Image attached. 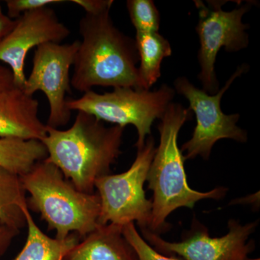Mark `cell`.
Wrapping results in <instances>:
<instances>
[{"mask_svg": "<svg viewBox=\"0 0 260 260\" xmlns=\"http://www.w3.org/2000/svg\"><path fill=\"white\" fill-rule=\"evenodd\" d=\"M47 158V149L40 140L0 138V167L19 177Z\"/></svg>", "mask_w": 260, "mask_h": 260, "instance_id": "cell-16", "label": "cell"}, {"mask_svg": "<svg viewBox=\"0 0 260 260\" xmlns=\"http://www.w3.org/2000/svg\"><path fill=\"white\" fill-rule=\"evenodd\" d=\"M79 42L46 43L34 52L31 73L23 90L30 96L38 91L46 95L49 105L47 124L49 127L59 129L68 124L71 118L66 95L72 93L70 70L74 64Z\"/></svg>", "mask_w": 260, "mask_h": 260, "instance_id": "cell-9", "label": "cell"}, {"mask_svg": "<svg viewBox=\"0 0 260 260\" xmlns=\"http://www.w3.org/2000/svg\"><path fill=\"white\" fill-rule=\"evenodd\" d=\"M135 41L139 58L140 83L143 89L150 90L161 76L162 61L172 56V47L158 32H136Z\"/></svg>", "mask_w": 260, "mask_h": 260, "instance_id": "cell-15", "label": "cell"}, {"mask_svg": "<svg viewBox=\"0 0 260 260\" xmlns=\"http://www.w3.org/2000/svg\"><path fill=\"white\" fill-rule=\"evenodd\" d=\"M16 20H13L8 15L5 14L0 5V43L3 42V39L14 28Z\"/></svg>", "mask_w": 260, "mask_h": 260, "instance_id": "cell-24", "label": "cell"}, {"mask_svg": "<svg viewBox=\"0 0 260 260\" xmlns=\"http://www.w3.org/2000/svg\"><path fill=\"white\" fill-rule=\"evenodd\" d=\"M70 3L78 5L85 11V14L97 15L109 11L112 8V0H71Z\"/></svg>", "mask_w": 260, "mask_h": 260, "instance_id": "cell-21", "label": "cell"}, {"mask_svg": "<svg viewBox=\"0 0 260 260\" xmlns=\"http://www.w3.org/2000/svg\"><path fill=\"white\" fill-rule=\"evenodd\" d=\"M28 236L23 249L13 260H64L68 252L79 242L76 234L64 240L49 237L41 230L28 208L25 210Z\"/></svg>", "mask_w": 260, "mask_h": 260, "instance_id": "cell-14", "label": "cell"}, {"mask_svg": "<svg viewBox=\"0 0 260 260\" xmlns=\"http://www.w3.org/2000/svg\"><path fill=\"white\" fill-rule=\"evenodd\" d=\"M116 224L99 225L80 239L64 260H138L136 253Z\"/></svg>", "mask_w": 260, "mask_h": 260, "instance_id": "cell-13", "label": "cell"}, {"mask_svg": "<svg viewBox=\"0 0 260 260\" xmlns=\"http://www.w3.org/2000/svg\"><path fill=\"white\" fill-rule=\"evenodd\" d=\"M39 104L23 89L14 88L0 93V138L42 140L47 124L39 116Z\"/></svg>", "mask_w": 260, "mask_h": 260, "instance_id": "cell-12", "label": "cell"}, {"mask_svg": "<svg viewBox=\"0 0 260 260\" xmlns=\"http://www.w3.org/2000/svg\"><path fill=\"white\" fill-rule=\"evenodd\" d=\"M19 234L20 231L17 229L0 225V258L8 250Z\"/></svg>", "mask_w": 260, "mask_h": 260, "instance_id": "cell-22", "label": "cell"}, {"mask_svg": "<svg viewBox=\"0 0 260 260\" xmlns=\"http://www.w3.org/2000/svg\"><path fill=\"white\" fill-rule=\"evenodd\" d=\"M82 37L75 54L71 86L85 93L94 87L143 89L135 39L114 25L110 10L85 14L80 20Z\"/></svg>", "mask_w": 260, "mask_h": 260, "instance_id": "cell-2", "label": "cell"}, {"mask_svg": "<svg viewBox=\"0 0 260 260\" xmlns=\"http://www.w3.org/2000/svg\"><path fill=\"white\" fill-rule=\"evenodd\" d=\"M15 20L14 28L0 43V62L11 70L15 86L23 89L29 51L46 43H61L69 37L70 30L50 7L24 13Z\"/></svg>", "mask_w": 260, "mask_h": 260, "instance_id": "cell-11", "label": "cell"}, {"mask_svg": "<svg viewBox=\"0 0 260 260\" xmlns=\"http://www.w3.org/2000/svg\"><path fill=\"white\" fill-rule=\"evenodd\" d=\"M194 3L199 16L196 27L200 41L198 79L203 85V90L214 95L219 90L215 70L219 51L224 47L229 52H236L249 45V36L246 30L249 27L242 23V18L250 10L251 3L232 11H225L222 9L224 1H208V6L199 0H194Z\"/></svg>", "mask_w": 260, "mask_h": 260, "instance_id": "cell-8", "label": "cell"}, {"mask_svg": "<svg viewBox=\"0 0 260 260\" xmlns=\"http://www.w3.org/2000/svg\"><path fill=\"white\" fill-rule=\"evenodd\" d=\"M14 77L8 67L0 64V93L14 88Z\"/></svg>", "mask_w": 260, "mask_h": 260, "instance_id": "cell-23", "label": "cell"}, {"mask_svg": "<svg viewBox=\"0 0 260 260\" xmlns=\"http://www.w3.org/2000/svg\"><path fill=\"white\" fill-rule=\"evenodd\" d=\"M125 128L107 126L87 113L78 112L69 129L47 126L41 141L47 151V161L56 166L78 190L92 194L99 178L110 173L121 154Z\"/></svg>", "mask_w": 260, "mask_h": 260, "instance_id": "cell-1", "label": "cell"}, {"mask_svg": "<svg viewBox=\"0 0 260 260\" xmlns=\"http://www.w3.org/2000/svg\"><path fill=\"white\" fill-rule=\"evenodd\" d=\"M63 0H8L6 1L8 15L15 20L24 13L40 8L49 7V5L60 4Z\"/></svg>", "mask_w": 260, "mask_h": 260, "instance_id": "cell-20", "label": "cell"}, {"mask_svg": "<svg viewBox=\"0 0 260 260\" xmlns=\"http://www.w3.org/2000/svg\"><path fill=\"white\" fill-rule=\"evenodd\" d=\"M249 70L243 64L237 68L218 93L210 95L203 89L194 86L185 77H179L174 81V90L185 98L189 103V109L196 116L197 125L191 139L181 147L185 151L184 159L190 160L198 155L208 160L213 145L219 140L232 139L246 143L247 133L237 126L239 114H225L221 110L220 103L224 93L234 80Z\"/></svg>", "mask_w": 260, "mask_h": 260, "instance_id": "cell-7", "label": "cell"}, {"mask_svg": "<svg viewBox=\"0 0 260 260\" xmlns=\"http://www.w3.org/2000/svg\"><path fill=\"white\" fill-rule=\"evenodd\" d=\"M244 260H260L259 259H244Z\"/></svg>", "mask_w": 260, "mask_h": 260, "instance_id": "cell-25", "label": "cell"}, {"mask_svg": "<svg viewBox=\"0 0 260 260\" xmlns=\"http://www.w3.org/2000/svg\"><path fill=\"white\" fill-rule=\"evenodd\" d=\"M155 140L150 135L144 146L138 149L136 158L126 172L99 178L95 189L100 198L99 225H124L136 222L148 229L151 220L152 201L145 197L144 184L155 155Z\"/></svg>", "mask_w": 260, "mask_h": 260, "instance_id": "cell-6", "label": "cell"}, {"mask_svg": "<svg viewBox=\"0 0 260 260\" xmlns=\"http://www.w3.org/2000/svg\"><path fill=\"white\" fill-rule=\"evenodd\" d=\"M122 233L126 241L134 249L138 260H179L162 255L156 249L149 245L138 233L134 223L124 225L122 227Z\"/></svg>", "mask_w": 260, "mask_h": 260, "instance_id": "cell-19", "label": "cell"}, {"mask_svg": "<svg viewBox=\"0 0 260 260\" xmlns=\"http://www.w3.org/2000/svg\"><path fill=\"white\" fill-rule=\"evenodd\" d=\"M257 222L242 225L235 220H229V232L223 237L212 238L200 224L179 242H169L158 234L143 229V237L157 250L177 254L185 260H244L252 250V243H246L257 226Z\"/></svg>", "mask_w": 260, "mask_h": 260, "instance_id": "cell-10", "label": "cell"}, {"mask_svg": "<svg viewBox=\"0 0 260 260\" xmlns=\"http://www.w3.org/2000/svg\"><path fill=\"white\" fill-rule=\"evenodd\" d=\"M192 112L180 104L171 103L158 126L160 144L149 169L147 181L153 192L151 220L147 230L158 234L167 225V218L179 208H193L205 199L220 200L228 189L218 187L202 192L189 187L186 180L184 159L178 146L181 128L191 119Z\"/></svg>", "mask_w": 260, "mask_h": 260, "instance_id": "cell-3", "label": "cell"}, {"mask_svg": "<svg viewBox=\"0 0 260 260\" xmlns=\"http://www.w3.org/2000/svg\"><path fill=\"white\" fill-rule=\"evenodd\" d=\"M26 194L20 177L0 167V225L19 231L26 225Z\"/></svg>", "mask_w": 260, "mask_h": 260, "instance_id": "cell-17", "label": "cell"}, {"mask_svg": "<svg viewBox=\"0 0 260 260\" xmlns=\"http://www.w3.org/2000/svg\"><path fill=\"white\" fill-rule=\"evenodd\" d=\"M126 8L136 32H156L160 28V13L152 0H128Z\"/></svg>", "mask_w": 260, "mask_h": 260, "instance_id": "cell-18", "label": "cell"}, {"mask_svg": "<svg viewBox=\"0 0 260 260\" xmlns=\"http://www.w3.org/2000/svg\"><path fill=\"white\" fill-rule=\"evenodd\" d=\"M20 179L29 194V210L40 214L48 230L55 232L56 239L76 234L82 239L99 226V195L78 190L54 164L39 162Z\"/></svg>", "mask_w": 260, "mask_h": 260, "instance_id": "cell-4", "label": "cell"}, {"mask_svg": "<svg viewBox=\"0 0 260 260\" xmlns=\"http://www.w3.org/2000/svg\"><path fill=\"white\" fill-rule=\"evenodd\" d=\"M176 92L167 84L155 90L133 88H114L112 92H85L81 97L67 100L70 112L87 113L103 122L113 125H133L138 131L137 149L144 146L147 136L151 135L155 119H160Z\"/></svg>", "mask_w": 260, "mask_h": 260, "instance_id": "cell-5", "label": "cell"}]
</instances>
